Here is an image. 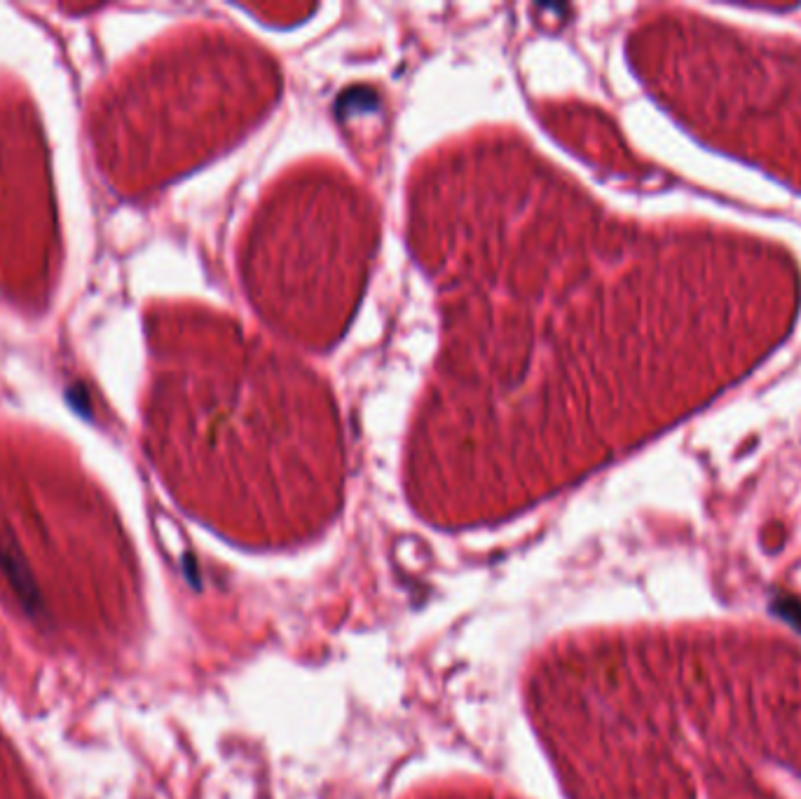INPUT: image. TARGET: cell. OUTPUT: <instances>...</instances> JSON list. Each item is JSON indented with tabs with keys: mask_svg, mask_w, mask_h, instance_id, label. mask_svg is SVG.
Masks as SVG:
<instances>
[{
	"mask_svg": "<svg viewBox=\"0 0 801 799\" xmlns=\"http://www.w3.org/2000/svg\"><path fill=\"white\" fill-rule=\"evenodd\" d=\"M0 570L10 579L12 589L22 600L24 610L31 614L33 619H40L45 614L43 598H40L38 584L33 582V575L26 565V558L15 539L8 535H0Z\"/></svg>",
	"mask_w": 801,
	"mask_h": 799,
	"instance_id": "6da1fadb",
	"label": "cell"
},
{
	"mask_svg": "<svg viewBox=\"0 0 801 799\" xmlns=\"http://www.w3.org/2000/svg\"><path fill=\"white\" fill-rule=\"evenodd\" d=\"M771 610L776 614H780V617H783L785 621H790L794 628H799V631H801V605L797 603V600L787 598V596H780V598L773 600Z\"/></svg>",
	"mask_w": 801,
	"mask_h": 799,
	"instance_id": "7a4b0ae2",
	"label": "cell"
},
{
	"mask_svg": "<svg viewBox=\"0 0 801 799\" xmlns=\"http://www.w3.org/2000/svg\"><path fill=\"white\" fill-rule=\"evenodd\" d=\"M66 401L73 406V411L82 418H92V401H89L87 389L82 385H71L66 389Z\"/></svg>",
	"mask_w": 801,
	"mask_h": 799,
	"instance_id": "3957f363",
	"label": "cell"
}]
</instances>
